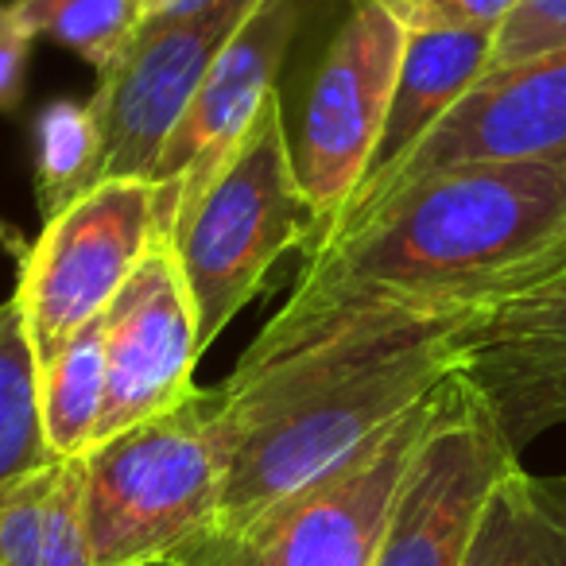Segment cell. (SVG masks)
Returning a JSON list of instances; mask_svg holds the SVG:
<instances>
[{
	"instance_id": "obj_14",
	"label": "cell",
	"mask_w": 566,
	"mask_h": 566,
	"mask_svg": "<svg viewBox=\"0 0 566 566\" xmlns=\"http://www.w3.org/2000/svg\"><path fill=\"white\" fill-rule=\"evenodd\" d=\"M496 32L489 28H462V32H403V55L396 71L392 102L380 128V140L373 148L369 171H365L357 195L342 210L346 218L354 206H361L411 151L419 148L427 133L439 125V117L489 74L493 63ZM338 218V221H342Z\"/></svg>"
},
{
	"instance_id": "obj_20",
	"label": "cell",
	"mask_w": 566,
	"mask_h": 566,
	"mask_svg": "<svg viewBox=\"0 0 566 566\" xmlns=\"http://www.w3.org/2000/svg\"><path fill=\"white\" fill-rule=\"evenodd\" d=\"M12 9L32 40H55L97 74L117 63L144 24L133 0H12Z\"/></svg>"
},
{
	"instance_id": "obj_24",
	"label": "cell",
	"mask_w": 566,
	"mask_h": 566,
	"mask_svg": "<svg viewBox=\"0 0 566 566\" xmlns=\"http://www.w3.org/2000/svg\"><path fill=\"white\" fill-rule=\"evenodd\" d=\"M133 4L144 12V20H151V17H159V12L171 9V4H179V0H133Z\"/></svg>"
},
{
	"instance_id": "obj_8",
	"label": "cell",
	"mask_w": 566,
	"mask_h": 566,
	"mask_svg": "<svg viewBox=\"0 0 566 566\" xmlns=\"http://www.w3.org/2000/svg\"><path fill=\"white\" fill-rule=\"evenodd\" d=\"M151 241L156 190L144 179L102 182L43 226L17 287L35 369L109 311Z\"/></svg>"
},
{
	"instance_id": "obj_5",
	"label": "cell",
	"mask_w": 566,
	"mask_h": 566,
	"mask_svg": "<svg viewBox=\"0 0 566 566\" xmlns=\"http://www.w3.org/2000/svg\"><path fill=\"white\" fill-rule=\"evenodd\" d=\"M454 380V377H450ZM450 380L380 431L349 462L272 504L237 532H206L175 566H373L396 489L447 403Z\"/></svg>"
},
{
	"instance_id": "obj_2",
	"label": "cell",
	"mask_w": 566,
	"mask_h": 566,
	"mask_svg": "<svg viewBox=\"0 0 566 566\" xmlns=\"http://www.w3.org/2000/svg\"><path fill=\"white\" fill-rule=\"evenodd\" d=\"M473 318L349 331L221 380L226 485L213 532H237L369 447L458 373Z\"/></svg>"
},
{
	"instance_id": "obj_11",
	"label": "cell",
	"mask_w": 566,
	"mask_h": 566,
	"mask_svg": "<svg viewBox=\"0 0 566 566\" xmlns=\"http://www.w3.org/2000/svg\"><path fill=\"white\" fill-rule=\"evenodd\" d=\"M295 28H300V0H260L218 51L151 167L148 182L156 190V237L171 233L175 218L226 171L233 151L241 148L260 105L275 90Z\"/></svg>"
},
{
	"instance_id": "obj_13",
	"label": "cell",
	"mask_w": 566,
	"mask_h": 566,
	"mask_svg": "<svg viewBox=\"0 0 566 566\" xmlns=\"http://www.w3.org/2000/svg\"><path fill=\"white\" fill-rule=\"evenodd\" d=\"M458 377L516 454L566 423V268L462 326Z\"/></svg>"
},
{
	"instance_id": "obj_1",
	"label": "cell",
	"mask_w": 566,
	"mask_h": 566,
	"mask_svg": "<svg viewBox=\"0 0 566 566\" xmlns=\"http://www.w3.org/2000/svg\"><path fill=\"white\" fill-rule=\"evenodd\" d=\"M566 268V159L439 171L311 252L244 349L252 373L349 331L478 318Z\"/></svg>"
},
{
	"instance_id": "obj_23",
	"label": "cell",
	"mask_w": 566,
	"mask_h": 566,
	"mask_svg": "<svg viewBox=\"0 0 566 566\" xmlns=\"http://www.w3.org/2000/svg\"><path fill=\"white\" fill-rule=\"evenodd\" d=\"M32 43V32L17 20L12 0H0V113L17 109L20 97H24Z\"/></svg>"
},
{
	"instance_id": "obj_6",
	"label": "cell",
	"mask_w": 566,
	"mask_h": 566,
	"mask_svg": "<svg viewBox=\"0 0 566 566\" xmlns=\"http://www.w3.org/2000/svg\"><path fill=\"white\" fill-rule=\"evenodd\" d=\"M260 0H179L144 20L120 59L97 74L90 113L102 133V182L151 179L167 136L206 71Z\"/></svg>"
},
{
	"instance_id": "obj_15",
	"label": "cell",
	"mask_w": 566,
	"mask_h": 566,
	"mask_svg": "<svg viewBox=\"0 0 566 566\" xmlns=\"http://www.w3.org/2000/svg\"><path fill=\"white\" fill-rule=\"evenodd\" d=\"M0 566H94L82 458H51L0 493Z\"/></svg>"
},
{
	"instance_id": "obj_4",
	"label": "cell",
	"mask_w": 566,
	"mask_h": 566,
	"mask_svg": "<svg viewBox=\"0 0 566 566\" xmlns=\"http://www.w3.org/2000/svg\"><path fill=\"white\" fill-rule=\"evenodd\" d=\"M311 213L295 179L280 90L268 94L226 171L175 218L171 241L195 300L198 346L210 349L264 287L283 252L311 244Z\"/></svg>"
},
{
	"instance_id": "obj_9",
	"label": "cell",
	"mask_w": 566,
	"mask_h": 566,
	"mask_svg": "<svg viewBox=\"0 0 566 566\" xmlns=\"http://www.w3.org/2000/svg\"><path fill=\"white\" fill-rule=\"evenodd\" d=\"M516 462L481 396L454 373L439 419L396 489L373 566H462L489 489Z\"/></svg>"
},
{
	"instance_id": "obj_16",
	"label": "cell",
	"mask_w": 566,
	"mask_h": 566,
	"mask_svg": "<svg viewBox=\"0 0 566 566\" xmlns=\"http://www.w3.org/2000/svg\"><path fill=\"white\" fill-rule=\"evenodd\" d=\"M462 566H566V473L512 465L481 504Z\"/></svg>"
},
{
	"instance_id": "obj_25",
	"label": "cell",
	"mask_w": 566,
	"mask_h": 566,
	"mask_svg": "<svg viewBox=\"0 0 566 566\" xmlns=\"http://www.w3.org/2000/svg\"><path fill=\"white\" fill-rule=\"evenodd\" d=\"M144 566H175L171 558H159V563H144Z\"/></svg>"
},
{
	"instance_id": "obj_18",
	"label": "cell",
	"mask_w": 566,
	"mask_h": 566,
	"mask_svg": "<svg viewBox=\"0 0 566 566\" xmlns=\"http://www.w3.org/2000/svg\"><path fill=\"white\" fill-rule=\"evenodd\" d=\"M35 198L43 218H59L66 206L102 187V133L86 102L59 97L35 117Z\"/></svg>"
},
{
	"instance_id": "obj_10",
	"label": "cell",
	"mask_w": 566,
	"mask_h": 566,
	"mask_svg": "<svg viewBox=\"0 0 566 566\" xmlns=\"http://www.w3.org/2000/svg\"><path fill=\"white\" fill-rule=\"evenodd\" d=\"M535 159L543 164L566 159V48L543 51L524 63L493 66L485 78L473 82L419 140V148L361 206H354L331 237L361 221L385 198L439 171L473 164H535Z\"/></svg>"
},
{
	"instance_id": "obj_12",
	"label": "cell",
	"mask_w": 566,
	"mask_h": 566,
	"mask_svg": "<svg viewBox=\"0 0 566 566\" xmlns=\"http://www.w3.org/2000/svg\"><path fill=\"white\" fill-rule=\"evenodd\" d=\"M198 357L195 300L171 241L156 237L105 311V411L97 442L187 400L198 388Z\"/></svg>"
},
{
	"instance_id": "obj_3",
	"label": "cell",
	"mask_w": 566,
	"mask_h": 566,
	"mask_svg": "<svg viewBox=\"0 0 566 566\" xmlns=\"http://www.w3.org/2000/svg\"><path fill=\"white\" fill-rule=\"evenodd\" d=\"M221 385L102 439L86 458L94 566H144L213 532L226 485Z\"/></svg>"
},
{
	"instance_id": "obj_19",
	"label": "cell",
	"mask_w": 566,
	"mask_h": 566,
	"mask_svg": "<svg viewBox=\"0 0 566 566\" xmlns=\"http://www.w3.org/2000/svg\"><path fill=\"white\" fill-rule=\"evenodd\" d=\"M51 462L43 442L35 357L17 295L0 303V493Z\"/></svg>"
},
{
	"instance_id": "obj_21",
	"label": "cell",
	"mask_w": 566,
	"mask_h": 566,
	"mask_svg": "<svg viewBox=\"0 0 566 566\" xmlns=\"http://www.w3.org/2000/svg\"><path fill=\"white\" fill-rule=\"evenodd\" d=\"M396 20L403 32H462V28H496L512 17L516 0H369Z\"/></svg>"
},
{
	"instance_id": "obj_17",
	"label": "cell",
	"mask_w": 566,
	"mask_h": 566,
	"mask_svg": "<svg viewBox=\"0 0 566 566\" xmlns=\"http://www.w3.org/2000/svg\"><path fill=\"white\" fill-rule=\"evenodd\" d=\"M35 396L51 458H86L105 411V315L35 369Z\"/></svg>"
},
{
	"instance_id": "obj_22",
	"label": "cell",
	"mask_w": 566,
	"mask_h": 566,
	"mask_svg": "<svg viewBox=\"0 0 566 566\" xmlns=\"http://www.w3.org/2000/svg\"><path fill=\"white\" fill-rule=\"evenodd\" d=\"M566 48V0H516L512 17L496 28L493 66L524 63L543 51Z\"/></svg>"
},
{
	"instance_id": "obj_7",
	"label": "cell",
	"mask_w": 566,
	"mask_h": 566,
	"mask_svg": "<svg viewBox=\"0 0 566 566\" xmlns=\"http://www.w3.org/2000/svg\"><path fill=\"white\" fill-rule=\"evenodd\" d=\"M400 55L403 28L369 0H354V12L315 71L300 144L292 148L300 195L315 226L307 244L311 252L334 233L342 210L369 171L392 102Z\"/></svg>"
}]
</instances>
